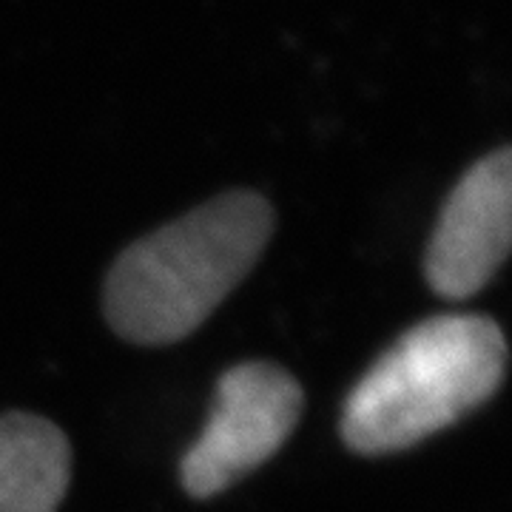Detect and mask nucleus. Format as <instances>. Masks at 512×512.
Here are the masks:
<instances>
[{
	"instance_id": "nucleus-2",
	"label": "nucleus",
	"mask_w": 512,
	"mask_h": 512,
	"mask_svg": "<svg viewBox=\"0 0 512 512\" xmlns=\"http://www.w3.org/2000/svg\"><path fill=\"white\" fill-rule=\"evenodd\" d=\"M507 339L487 316L447 313L399 336L350 390L342 439L359 456H390L453 427L495 396Z\"/></svg>"
},
{
	"instance_id": "nucleus-5",
	"label": "nucleus",
	"mask_w": 512,
	"mask_h": 512,
	"mask_svg": "<svg viewBox=\"0 0 512 512\" xmlns=\"http://www.w3.org/2000/svg\"><path fill=\"white\" fill-rule=\"evenodd\" d=\"M72 481L66 433L32 413L0 416V512H57Z\"/></svg>"
},
{
	"instance_id": "nucleus-4",
	"label": "nucleus",
	"mask_w": 512,
	"mask_h": 512,
	"mask_svg": "<svg viewBox=\"0 0 512 512\" xmlns=\"http://www.w3.org/2000/svg\"><path fill=\"white\" fill-rule=\"evenodd\" d=\"M510 242L512 151L498 148L450 191L424 254V276L441 299H470L498 274Z\"/></svg>"
},
{
	"instance_id": "nucleus-3",
	"label": "nucleus",
	"mask_w": 512,
	"mask_h": 512,
	"mask_svg": "<svg viewBox=\"0 0 512 512\" xmlns=\"http://www.w3.org/2000/svg\"><path fill=\"white\" fill-rule=\"evenodd\" d=\"M302 407L299 382L274 362H242L225 370L208 424L180 461L185 493L211 498L254 473L291 439Z\"/></svg>"
},
{
	"instance_id": "nucleus-1",
	"label": "nucleus",
	"mask_w": 512,
	"mask_h": 512,
	"mask_svg": "<svg viewBox=\"0 0 512 512\" xmlns=\"http://www.w3.org/2000/svg\"><path fill=\"white\" fill-rule=\"evenodd\" d=\"M274 208L254 191H228L128 245L111 265L103 308L131 345L191 336L254 271L274 234Z\"/></svg>"
}]
</instances>
